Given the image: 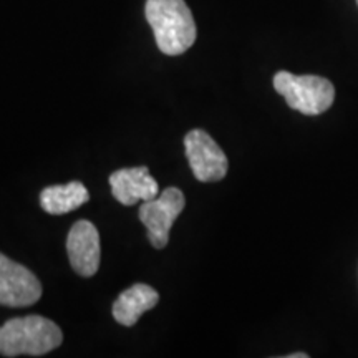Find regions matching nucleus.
<instances>
[{"label":"nucleus","instance_id":"obj_3","mask_svg":"<svg viewBox=\"0 0 358 358\" xmlns=\"http://www.w3.org/2000/svg\"><path fill=\"white\" fill-rule=\"evenodd\" d=\"M274 88L285 98L290 108L308 116L325 113L335 100L332 82L317 75H294L289 71H279L274 77Z\"/></svg>","mask_w":358,"mask_h":358},{"label":"nucleus","instance_id":"obj_9","mask_svg":"<svg viewBox=\"0 0 358 358\" xmlns=\"http://www.w3.org/2000/svg\"><path fill=\"white\" fill-rule=\"evenodd\" d=\"M159 294L148 284H134L133 287L120 294L113 303V317L118 324L133 327L143 313L156 307Z\"/></svg>","mask_w":358,"mask_h":358},{"label":"nucleus","instance_id":"obj_11","mask_svg":"<svg viewBox=\"0 0 358 358\" xmlns=\"http://www.w3.org/2000/svg\"><path fill=\"white\" fill-rule=\"evenodd\" d=\"M308 355L307 353H292V355H289L287 358H307Z\"/></svg>","mask_w":358,"mask_h":358},{"label":"nucleus","instance_id":"obj_8","mask_svg":"<svg viewBox=\"0 0 358 358\" xmlns=\"http://www.w3.org/2000/svg\"><path fill=\"white\" fill-rule=\"evenodd\" d=\"M111 192L123 206H133L138 201L158 198L159 187L146 166L118 169L110 176Z\"/></svg>","mask_w":358,"mask_h":358},{"label":"nucleus","instance_id":"obj_10","mask_svg":"<svg viewBox=\"0 0 358 358\" xmlns=\"http://www.w3.org/2000/svg\"><path fill=\"white\" fill-rule=\"evenodd\" d=\"M88 189L80 181H71L65 186L45 187L40 192V206L45 213L53 216L75 211L80 206L88 203Z\"/></svg>","mask_w":358,"mask_h":358},{"label":"nucleus","instance_id":"obj_4","mask_svg":"<svg viewBox=\"0 0 358 358\" xmlns=\"http://www.w3.org/2000/svg\"><path fill=\"white\" fill-rule=\"evenodd\" d=\"M185 206V194L178 187H168L158 198L143 201L140 219L146 226L148 239L153 248H166L169 243V231L179 214L182 213Z\"/></svg>","mask_w":358,"mask_h":358},{"label":"nucleus","instance_id":"obj_12","mask_svg":"<svg viewBox=\"0 0 358 358\" xmlns=\"http://www.w3.org/2000/svg\"><path fill=\"white\" fill-rule=\"evenodd\" d=\"M357 3H358V0H357Z\"/></svg>","mask_w":358,"mask_h":358},{"label":"nucleus","instance_id":"obj_2","mask_svg":"<svg viewBox=\"0 0 358 358\" xmlns=\"http://www.w3.org/2000/svg\"><path fill=\"white\" fill-rule=\"evenodd\" d=\"M64 342V334L55 322L40 315L17 317L0 327V355L42 357Z\"/></svg>","mask_w":358,"mask_h":358},{"label":"nucleus","instance_id":"obj_6","mask_svg":"<svg viewBox=\"0 0 358 358\" xmlns=\"http://www.w3.org/2000/svg\"><path fill=\"white\" fill-rule=\"evenodd\" d=\"M42 297V284L32 271L0 252V306L30 307Z\"/></svg>","mask_w":358,"mask_h":358},{"label":"nucleus","instance_id":"obj_1","mask_svg":"<svg viewBox=\"0 0 358 358\" xmlns=\"http://www.w3.org/2000/svg\"><path fill=\"white\" fill-rule=\"evenodd\" d=\"M145 12L164 55H181L196 42L194 17L185 0H148Z\"/></svg>","mask_w":358,"mask_h":358},{"label":"nucleus","instance_id":"obj_7","mask_svg":"<svg viewBox=\"0 0 358 358\" xmlns=\"http://www.w3.org/2000/svg\"><path fill=\"white\" fill-rule=\"evenodd\" d=\"M66 252L73 271L82 277H92L100 267V234L95 224L77 221L66 237Z\"/></svg>","mask_w":358,"mask_h":358},{"label":"nucleus","instance_id":"obj_5","mask_svg":"<svg viewBox=\"0 0 358 358\" xmlns=\"http://www.w3.org/2000/svg\"><path fill=\"white\" fill-rule=\"evenodd\" d=\"M186 158L196 179L201 182L221 181L227 174L226 155L204 129H192L185 138Z\"/></svg>","mask_w":358,"mask_h":358}]
</instances>
